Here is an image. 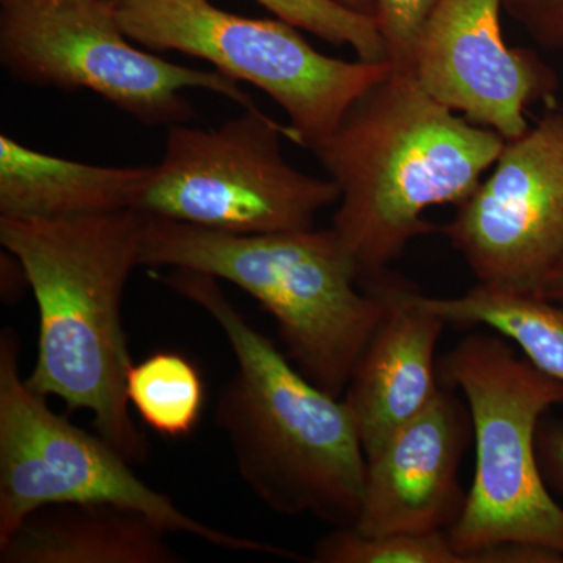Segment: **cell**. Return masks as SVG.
Here are the masks:
<instances>
[{
  "label": "cell",
  "instance_id": "18",
  "mask_svg": "<svg viewBox=\"0 0 563 563\" xmlns=\"http://www.w3.org/2000/svg\"><path fill=\"white\" fill-rule=\"evenodd\" d=\"M128 396L147 428L168 439H180L190 435L201 421L206 387L190 358L158 351L133 363Z\"/></svg>",
  "mask_w": 563,
  "mask_h": 563
},
{
  "label": "cell",
  "instance_id": "2",
  "mask_svg": "<svg viewBox=\"0 0 563 563\" xmlns=\"http://www.w3.org/2000/svg\"><path fill=\"white\" fill-rule=\"evenodd\" d=\"M506 143L437 102L413 73L391 69L363 92L312 151L339 185L331 229L358 284L384 276L407 244L435 232L426 210L465 202Z\"/></svg>",
  "mask_w": 563,
  "mask_h": 563
},
{
  "label": "cell",
  "instance_id": "12",
  "mask_svg": "<svg viewBox=\"0 0 563 563\" xmlns=\"http://www.w3.org/2000/svg\"><path fill=\"white\" fill-rule=\"evenodd\" d=\"M472 437L468 406L442 383L428 409L366 459L361 512L351 528L372 537L453 528L466 503L459 473Z\"/></svg>",
  "mask_w": 563,
  "mask_h": 563
},
{
  "label": "cell",
  "instance_id": "6",
  "mask_svg": "<svg viewBox=\"0 0 563 563\" xmlns=\"http://www.w3.org/2000/svg\"><path fill=\"white\" fill-rule=\"evenodd\" d=\"M21 344L11 328L0 332V543L41 507L103 503L146 515L168 533H187L236 551L303 561L277 544L233 536L185 514L165 493L136 476L101 433L73 424L29 388L20 373Z\"/></svg>",
  "mask_w": 563,
  "mask_h": 563
},
{
  "label": "cell",
  "instance_id": "8",
  "mask_svg": "<svg viewBox=\"0 0 563 563\" xmlns=\"http://www.w3.org/2000/svg\"><path fill=\"white\" fill-rule=\"evenodd\" d=\"M0 62L16 80L96 92L146 125L192 120L188 88L257 107L220 70L185 68L133 46L109 0H0Z\"/></svg>",
  "mask_w": 563,
  "mask_h": 563
},
{
  "label": "cell",
  "instance_id": "22",
  "mask_svg": "<svg viewBox=\"0 0 563 563\" xmlns=\"http://www.w3.org/2000/svg\"><path fill=\"white\" fill-rule=\"evenodd\" d=\"M537 454L544 481L563 495V424L558 421L540 422L537 432Z\"/></svg>",
  "mask_w": 563,
  "mask_h": 563
},
{
  "label": "cell",
  "instance_id": "23",
  "mask_svg": "<svg viewBox=\"0 0 563 563\" xmlns=\"http://www.w3.org/2000/svg\"><path fill=\"white\" fill-rule=\"evenodd\" d=\"M537 296L550 299V301L563 302V257L550 276L547 277V280L543 282Z\"/></svg>",
  "mask_w": 563,
  "mask_h": 563
},
{
  "label": "cell",
  "instance_id": "11",
  "mask_svg": "<svg viewBox=\"0 0 563 563\" xmlns=\"http://www.w3.org/2000/svg\"><path fill=\"white\" fill-rule=\"evenodd\" d=\"M504 0H440L413 58V76L437 102L512 141L528 132L526 109L550 98L555 76L531 51L507 46Z\"/></svg>",
  "mask_w": 563,
  "mask_h": 563
},
{
  "label": "cell",
  "instance_id": "20",
  "mask_svg": "<svg viewBox=\"0 0 563 563\" xmlns=\"http://www.w3.org/2000/svg\"><path fill=\"white\" fill-rule=\"evenodd\" d=\"M440 0H376V16L393 69L413 73L415 51Z\"/></svg>",
  "mask_w": 563,
  "mask_h": 563
},
{
  "label": "cell",
  "instance_id": "3",
  "mask_svg": "<svg viewBox=\"0 0 563 563\" xmlns=\"http://www.w3.org/2000/svg\"><path fill=\"white\" fill-rule=\"evenodd\" d=\"M144 213L74 218L0 217V244L27 277L40 314L31 390L87 410L96 432L129 462L150 454L133 421L128 374L133 365L122 325V296L141 266Z\"/></svg>",
  "mask_w": 563,
  "mask_h": 563
},
{
  "label": "cell",
  "instance_id": "5",
  "mask_svg": "<svg viewBox=\"0 0 563 563\" xmlns=\"http://www.w3.org/2000/svg\"><path fill=\"white\" fill-rule=\"evenodd\" d=\"M443 384L463 395L473 422L476 473L453 528L463 551L503 544L563 555V507L547 488L537 432L563 404V383L520 358L509 340L472 333L439 361Z\"/></svg>",
  "mask_w": 563,
  "mask_h": 563
},
{
  "label": "cell",
  "instance_id": "24",
  "mask_svg": "<svg viewBox=\"0 0 563 563\" xmlns=\"http://www.w3.org/2000/svg\"><path fill=\"white\" fill-rule=\"evenodd\" d=\"M331 2L363 16H376V0H331Z\"/></svg>",
  "mask_w": 563,
  "mask_h": 563
},
{
  "label": "cell",
  "instance_id": "9",
  "mask_svg": "<svg viewBox=\"0 0 563 563\" xmlns=\"http://www.w3.org/2000/svg\"><path fill=\"white\" fill-rule=\"evenodd\" d=\"M280 139L295 141L290 125L258 107L211 131L169 125L139 211L239 235L313 229L339 185L292 168Z\"/></svg>",
  "mask_w": 563,
  "mask_h": 563
},
{
  "label": "cell",
  "instance_id": "21",
  "mask_svg": "<svg viewBox=\"0 0 563 563\" xmlns=\"http://www.w3.org/2000/svg\"><path fill=\"white\" fill-rule=\"evenodd\" d=\"M504 7L537 43L563 49V0H504Z\"/></svg>",
  "mask_w": 563,
  "mask_h": 563
},
{
  "label": "cell",
  "instance_id": "10",
  "mask_svg": "<svg viewBox=\"0 0 563 563\" xmlns=\"http://www.w3.org/2000/svg\"><path fill=\"white\" fill-rule=\"evenodd\" d=\"M443 232L477 284L539 295L563 257V114L507 141Z\"/></svg>",
  "mask_w": 563,
  "mask_h": 563
},
{
  "label": "cell",
  "instance_id": "16",
  "mask_svg": "<svg viewBox=\"0 0 563 563\" xmlns=\"http://www.w3.org/2000/svg\"><path fill=\"white\" fill-rule=\"evenodd\" d=\"M424 301L446 324L498 332L536 368L563 383V302L481 284L457 298L424 295Z\"/></svg>",
  "mask_w": 563,
  "mask_h": 563
},
{
  "label": "cell",
  "instance_id": "7",
  "mask_svg": "<svg viewBox=\"0 0 563 563\" xmlns=\"http://www.w3.org/2000/svg\"><path fill=\"white\" fill-rule=\"evenodd\" d=\"M125 35L155 52H181L268 95L288 117L292 143L314 151L352 103L391 73L388 62H344L307 43L284 20H252L210 0H120Z\"/></svg>",
  "mask_w": 563,
  "mask_h": 563
},
{
  "label": "cell",
  "instance_id": "1",
  "mask_svg": "<svg viewBox=\"0 0 563 563\" xmlns=\"http://www.w3.org/2000/svg\"><path fill=\"white\" fill-rule=\"evenodd\" d=\"M152 279L220 325L236 369L218 391L214 422L243 483L268 509L350 528L361 512L366 455L342 398L303 376L209 274L152 269Z\"/></svg>",
  "mask_w": 563,
  "mask_h": 563
},
{
  "label": "cell",
  "instance_id": "14",
  "mask_svg": "<svg viewBox=\"0 0 563 563\" xmlns=\"http://www.w3.org/2000/svg\"><path fill=\"white\" fill-rule=\"evenodd\" d=\"M166 536L146 515L114 504H52L0 543V563L184 562Z\"/></svg>",
  "mask_w": 563,
  "mask_h": 563
},
{
  "label": "cell",
  "instance_id": "25",
  "mask_svg": "<svg viewBox=\"0 0 563 563\" xmlns=\"http://www.w3.org/2000/svg\"><path fill=\"white\" fill-rule=\"evenodd\" d=\"M110 3H113V5H117L118 2H120V0H109Z\"/></svg>",
  "mask_w": 563,
  "mask_h": 563
},
{
  "label": "cell",
  "instance_id": "19",
  "mask_svg": "<svg viewBox=\"0 0 563 563\" xmlns=\"http://www.w3.org/2000/svg\"><path fill=\"white\" fill-rule=\"evenodd\" d=\"M279 20L290 22L318 38L351 47L363 62H388L374 18L343 9L331 0H257Z\"/></svg>",
  "mask_w": 563,
  "mask_h": 563
},
{
  "label": "cell",
  "instance_id": "13",
  "mask_svg": "<svg viewBox=\"0 0 563 563\" xmlns=\"http://www.w3.org/2000/svg\"><path fill=\"white\" fill-rule=\"evenodd\" d=\"M369 284L383 288L388 310L342 396L366 459L439 395L442 379L435 351L446 325L407 282L385 273Z\"/></svg>",
  "mask_w": 563,
  "mask_h": 563
},
{
  "label": "cell",
  "instance_id": "4",
  "mask_svg": "<svg viewBox=\"0 0 563 563\" xmlns=\"http://www.w3.org/2000/svg\"><path fill=\"white\" fill-rule=\"evenodd\" d=\"M140 263L242 288L272 314L296 368L336 398L388 310L379 285L358 291L332 229L239 235L144 214Z\"/></svg>",
  "mask_w": 563,
  "mask_h": 563
},
{
  "label": "cell",
  "instance_id": "15",
  "mask_svg": "<svg viewBox=\"0 0 563 563\" xmlns=\"http://www.w3.org/2000/svg\"><path fill=\"white\" fill-rule=\"evenodd\" d=\"M154 166H98L0 135V217L74 218L139 210Z\"/></svg>",
  "mask_w": 563,
  "mask_h": 563
},
{
  "label": "cell",
  "instance_id": "17",
  "mask_svg": "<svg viewBox=\"0 0 563 563\" xmlns=\"http://www.w3.org/2000/svg\"><path fill=\"white\" fill-rule=\"evenodd\" d=\"M317 563H563L561 554L523 544L463 551L450 531L363 536L354 528H333L314 547Z\"/></svg>",
  "mask_w": 563,
  "mask_h": 563
}]
</instances>
